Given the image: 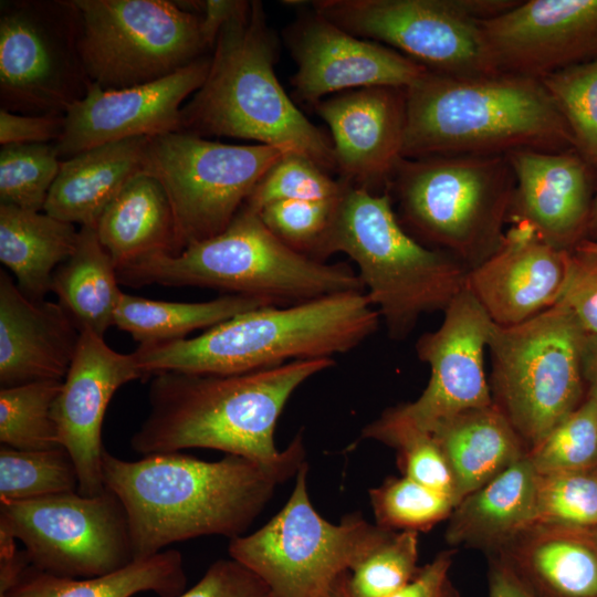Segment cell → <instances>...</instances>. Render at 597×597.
<instances>
[{
	"mask_svg": "<svg viewBox=\"0 0 597 597\" xmlns=\"http://www.w3.org/2000/svg\"><path fill=\"white\" fill-rule=\"evenodd\" d=\"M558 303L573 314L587 337H597V253L578 248L569 252Z\"/></svg>",
	"mask_w": 597,
	"mask_h": 597,
	"instance_id": "obj_45",
	"label": "cell"
},
{
	"mask_svg": "<svg viewBox=\"0 0 597 597\" xmlns=\"http://www.w3.org/2000/svg\"><path fill=\"white\" fill-rule=\"evenodd\" d=\"M541 81L567 123L575 150L597 169V59Z\"/></svg>",
	"mask_w": 597,
	"mask_h": 597,
	"instance_id": "obj_38",
	"label": "cell"
},
{
	"mask_svg": "<svg viewBox=\"0 0 597 597\" xmlns=\"http://www.w3.org/2000/svg\"><path fill=\"white\" fill-rule=\"evenodd\" d=\"M585 337L561 303L516 325L493 323L492 399L528 450L583 402Z\"/></svg>",
	"mask_w": 597,
	"mask_h": 597,
	"instance_id": "obj_9",
	"label": "cell"
},
{
	"mask_svg": "<svg viewBox=\"0 0 597 597\" xmlns=\"http://www.w3.org/2000/svg\"><path fill=\"white\" fill-rule=\"evenodd\" d=\"M536 484L537 472L526 454L454 506L447 543L499 553L536 522Z\"/></svg>",
	"mask_w": 597,
	"mask_h": 597,
	"instance_id": "obj_26",
	"label": "cell"
},
{
	"mask_svg": "<svg viewBox=\"0 0 597 597\" xmlns=\"http://www.w3.org/2000/svg\"><path fill=\"white\" fill-rule=\"evenodd\" d=\"M569 252L512 223L496 252L469 271L467 286L494 324L516 325L558 303Z\"/></svg>",
	"mask_w": 597,
	"mask_h": 597,
	"instance_id": "obj_22",
	"label": "cell"
},
{
	"mask_svg": "<svg viewBox=\"0 0 597 597\" xmlns=\"http://www.w3.org/2000/svg\"><path fill=\"white\" fill-rule=\"evenodd\" d=\"M339 200H282L265 206L258 214L268 229L290 248L321 261L320 252Z\"/></svg>",
	"mask_w": 597,
	"mask_h": 597,
	"instance_id": "obj_44",
	"label": "cell"
},
{
	"mask_svg": "<svg viewBox=\"0 0 597 597\" xmlns=\"http://www.w3.org/2000/svg\"><path fill=\"white\" fill-rule=\"evenodd\" d=\"M584 240L597 242V186H596L595 195L593 199L589 221L587 226V233Z\"/></svg>",
	"mask_w": 597,
	"mask_h": 597,
	"instance_id": "obj_53",
	"label": "cell"
},
{
	"mask_svg": "<svg viewBox=\"0 0 597 597\" xmlns=\"http://www.w3.org/2000/svg\"><path fill=\"white\" fill-rule=\"evenodd\" d=\"M78 51L103 90L147 84L188 66L208 49L201 15L167 0H73Z\"/></svg>",
	"mask_w": 597,
	"mask_h": 597,
	"instance_id": "obj_12",
	"label": "cell"
},
{
	"mask_svg": "<svg viewBox=\"0 0 597 597\" xmlns=\"http://www.w3.org/2000/svg\"><path fill=\"white\" fill-rule=\"evenodd\" d=\"M269 145H230L176 132L148 137L143 174L163 187L171 207L175 249L228 228L263 175L283 156Z\"/></svg>",
	"mask_w": 597,
	"mask_h": 597,
	"instance_id": "obj_11",
	"label": "cell"
},
{
	"mask_svg": "<svg viewBox=\"0 0 597 597\" xmlns=\"http://www.w3.org/2000/svg\"><path fill=\"white\" fill-rule=\"evenodd\" d=\"M455 484L457 504L527 454V447L493 402L463 411L430 432Z\"/></svg>",
	"mask_w": 597,
	"mask_h": 597,
	"instance_id": "obj_28",
	"label": "cell"
},
{
	"mask_svg": "<svg viewBox=\"0 0 597 597\" xmlns=\"http://www.w3.org/2000/svg\"><path fill=\"white\" fill-rule=\"evenodd\" d=\"M119 283L198 286L289 306L345 293L364 292L356 271L344 262L306 256L281 241L260 216L243 205L221 233L181 252L154 253L117 269Z\"/></svg>",
	"mask_w": 597,
	"mask_h": 597,
	"instance_id": "obj_6",
	"label": "cell"
},
{
	"mask_svg": "<svg viewBox=\"0 0 597 597\" xmlns=\"http://www.w3.org/2000/svg\"><path fill=\"white\" fill-rule=\"evenodd\" d=\"M242 1L238 0H207L198 2V12H201V32L208 49H213L220 30L239 10Z\"/></svg>",
	"mask_w": 597,
	"mask_h": 597,
	"instance_id": "obj_49",
	"label": "cell"
},
{
	"mask_svg": "<svg viewBox=\"0 0 597 597\" xmlns=\"http://www.w3.org/2000/svg\"><path fill=\"white\" fill-rule=\"evenodd\" d=\"M405 96L402 158L575 150L566 121L537 78L427 71Z\"/></svg>",
	"mask_w": 597,
	"mask_h": 597,
	"instance_id": "obj_3",
	"label": "cell"
},
{
	"mask_svg": "<svg viewBox=\"0 0 597 597\" xmlns=\"http://www.w3.org/2000/svg\"><path fill=\"white\" fill-rule=\"evenodd\" d=\"M82 332L59 302L27 296L0 272V386L63 380Z\"/></svg>",
	"mask_w": 597,
	"mask_h": 597,
	"instance_id": "obj_24",
	"label": "cell"
},
{
	"mask_svg": "<svg viewBox=\"0 0 597 597\" xmlns=\"http://www.w3.org/2000/svg\"><path fill=\"white\" fill-rule=\"evenodd\" d=\"M305 454L301 433L275 464L233 454L203 461L180 452L129 461L105 450L102 480L125 509L134 557L140 558L199 536H242L275 488L296 475Z\"/></svg>",
	"mask_w": 597,
	"mask_h": 597,
	"instance_id": "obj_1",
	"label": "cell"
},
{
	"mask_svg": "<svg viewBox=\"0 0 597 597\" xmlns=\"http://www.w3.org/2000/svg\"><path fill=\"white\" fill-rule=\"evenodd\" d=\"M91 85L78 51L73 0L1 2V109L65 115Z\"/></svg>",
	"mask_w": 597,
	"mask_h": 597,
	"instance_id": "obj_14",
	"label": "cell"
},
{
	"mask_svg": "<svg viewBox=\"0 0 597 597\" xmlns=\"http://www.w3.org/2000/svg\"><path fill=\"white\" fill-rule=\"evenodd\" d=\"M145 377L133 353H117L104 337L82 332L53 406L60 442L75 464L81 494L96 495L105 489L102 427L113 395L123 385Z\"/></svg>",
	"mask_w": 597,
	"mask_h": 597,
	"instance_id": "obj_20",
	"label": "cell"
},
{
	"mask_svg": "<svg viewBox=\"0 0 597 597\" xmlns=\"http://www.w3.org/2000/svg\"><path fill=\"white\" fill-rule=\"evenodd\" d=\"M313 10L345 31L387 45L428 71L475 77L499 73L482 24L506 0H317Z\"/></svg>",
	"mask_w": 597,
	"mask_h": 597,
	"instance_id": "obj_13",
	"label": "cell"
},
{
	"mask_svg": "<svg viewBox=\"0 0 597 597\" xmlns=\"http://www.w3.org/2000/svg\"><path fill=\"white\" fill-rule=\"evenodd\" d=\"M481 24L499 73L542 80L597 59V0L519 1Z\"/></svg>",
	"mask_w": 597,
	"mask_h": 597,
	"instance_id": "obj_19",
	"label": "cell"
},
{
	"mask_svg": "<svg viewBox=\"0 0 597 597\" xmlns=\"http://www.w3.org/2000/svg\"><path fill=\"white\" fill-rule=\"evenodd\" d=\"M78 230L45 212L0 203V261L29 297L44 300L60 264L76 249Z\"/></svg>",
	"mask_w": 597,
	"mask_h": 597,
	"instance_id": "obj_29",
	"label": "cell"
},
{
	"mask_svg": "<svg viewBox=\"0 0 597 597\" xmlns=\"http://www.w3.org/2000/svg\"><path fill=\"white\" fill-rule=\"evenodd\" d=\"M337 252L357 265L365 293L395 341L405 339L421 315L443 312L467 286L469 270L410 235L388 192L347 188L320 260Z\"/></svg>",
	"mask_w": 597,
	"mask_h": 597,
	"instance_id": "obj_7",
	"label": "cell"
},
{
	"mask_svg": "<svg viewBox=\"0 0 597 597\" xmlns=\"http://www.w3.org/2000/svg\"><path fill=\"white\" fill-rule=\"evenodd\" d=\"M418 532H392L348 573L353 597H390L416 576Z\"/></svg>",
	"mask_w": 597,
	"mask_h": 597,
	"instance_id": "obj_42",
	"label": "cell"
},
{
	"mask_svg": "<svg viewBox=\"0 0 597 597\" xmlns=\"http://www.w3.org/2000/svg\"><path fill=\"white\" fill-rule=\"evenodd\" d=\"M177 597H273L266 584L239 562L219 559Z\"/></svg>",
	"mask_w": 597,
	"mask_h": 597,
	"instance_id": "obj_46",
	"label": "cell"
},
{
	"mask_svg": "<svg viewBox=\"0 0 597 597\" xmlns=\"http://www.w3.org/2000/svg\"><path fill=\"white\" fill-rule=\"evenodd\" d=\"M148 137L101 145L61 163L43 212L81 227H94L127 184L143 174Z\"/></svg>",
	"mask_w": 597,
	"mask_h": 597,
	"instance_id": "obj_27",
	"label": "cell"
},
{
	"mask_svg": "<svg viewBox=\"0 0 597 597\" xmlns=\"http://www.w3.org/2000/svg\"><path fill=\"white\" fill-rule=\"evenodd\" d=\"M488 559L489 597H537L501 554Z\"/></svg>",
	"mask_w": 597,
	"mask_h": 597,
	"instance_id": "obj_48",
	"label": "cell"
},
{
	"mask_svg": "<svg viewBox=\"0 0 597 597\" xmlns=\"http://www.w3.org/2000/svg\"><path fill=\"white\" fill-rule=\"evenodd\" d=\"M576 248L597 253V242L595 241L583 240Z\"/></svg>",
	"mask_w": 597,
	"mask_h": 597,
	"instance_id": "obj_54",
	"label": "cell"
},
{
	"mask_svg": "<svg viewBox=\"0 0 597 597\" xmlns=\"http://www.w3.org/2000/svg\"><path fill=\"white\" fill-rule=\"evenodd\" d=\"M262 306H274L266 301L227 294L196 303L166 302L122 293L114 325L142 344L184 339L200 328H210L241 313Z\"/></svg>",
	"mask_w": 597,
	"mask_h": 597,
	"instance_id": "obj_33",
	"label": "cell"
},
{
	"mask_svg": "<svg viewBox=\"0 0 597 597\" xmlns=\"http://www.w3.org/2000/svg\"><path fill=\"white\" fill-rule=\"evenodd\" d=\"M348 573H343L333 584L325 597H353L348 587Z\"/></svg>",
	"mask_w": 597,
	"mask_h": 597,
	"instance_id": "obj_52",
	"label": "cell"
},
{
	"mask_svg": "<svg viewBox=\"0 0 597 597\" xmlns=\"http://www.w3.org/2000/svg\"><path fill=\"white\" fill-rule=\"evenodd\" d=\"M96 232L117 269L154 253H174V217L161 185L144 174L132 179L105 209Z\"/></svg>",
	"mask_w": 597,
	"mask_h": 597,
	"instance_id": "obj_30",
	"label": "cell"
},
{
	"mask_svg": "<svg viewBox=\"0 0 597 597\" xmlns=\"http://www.w3.org/2000/svg\"><path fill=\"white\" fill-rule=\"evenodd\" d=\"M61 163L55 144L1 146L0 203L43 211Z\"/></svg>",
	"mask_w": 597,
	"mask_h": 597,
	"instance_id": "obj_39",
	"label": "cell"
},
{
	"mask_svg": "<svg viewBox=\"0 0 597 597\" xmlns=\"http://www.w3.org/2000/svg\"><path fill=\"white\" fill-rule=\"evenodd\" d=\"M117 268L102 245L96 228L80 227L72 255L57 266L52 289L81 332L104 337L114 325L122 295Z\"/></svg>",
	"mask_w": 597,
	"mask_h": 597,
	"instance_id": "obj_32",
	"label": "cell"
},
{
	"mask_svg": "<svg viewBox=\"0 0 597 597\" xmlns=\"http://www.w3.org/2000/svg\"><path fill=\"white\" fill-rule=\"evenodd\" d=\"M313 107L331 129L339 180L373 193L387 192L402 159L405 88L375 86L347 91Z\"/></svg>",
	"mask_w": 597,
	"mask_h": 597,
	"instance_id": "obj_21",
	"label": "cell"
},
{
	"mask_svg": "<svg viewBox=\"0 0 597 597\" xmlns=\"http://www.w3.org/2000/svg\"><path fill=\"white\" fill-rule=\"evenodd\" d=\"M297 70L294 96L315 105L331 94L389 86L407 88L428 70L381 43L350 34L315 10L285 31Z\"/></svg>",
	"mask_w": 597,
	"mask_h": 597,
	"instance_id": "obj_17",
	"label": "cell"
},
{
	"mask_svg": "<svg viewBox=\"0 0 597 597\" xmlns=\"http://www.w3.org/2000/svg\"><path fill=\"white\" fill-rule=\"evenodd\" d=\"M527 458L538 474L597 467V401L587 396Z\"/></svg>",
	"mask_w": 597,
	"mask_h": 597,
	"instance_id": "obj_40",
	"label": "cell"
},
{
	"mask_svg": "<svg viewBox=\"0 0 597 597\" xmlns=\"http://www.w3.org/2000/svg\"><path fill=\"white\" fill-rule=\"evenodd\" d=\"M376 524L399 531H429L448 520L455 506L452 498L405 475L387 478L369 490Z\"/></svg>",
	"mask_w": 597,
	"mask_h": 597,
	"instance_id": "obj_37",
	"label": "cell"
},
{
	"mask_svg": "<svg viewBox=\"0 0 597 597\" xmlns=\"http://www.w3.org/2000/svg\"><path fill=\"white\" fill-rule=\"evenodd\" d=\"M276 39L260 1H242L220 30L207 77L181 108V132L255 140L336 170L333 143L277 81Z\"/></svg>",
	"mask_w": 597,
	"mask_h": 597,
	"instance_id": "obj_4",
	"label": "cell"
},
{
	"mask_svg": "<svg viewBox=\"0 0 597 597\" xmlns=\"http://www.w3.org/2000/svg\"><path fill=\"white\" fill-rule=\"evenodd\" d=\"M515 186L507 156L402 158L387 192L405 230L469 271L503 243Z\"/></svg>",
	"mask_w": 597,
	"mask_h": 597,
	"instance_id": "obj_8",
	"label": "cell"
},
{
	"mask_svg": "<svg viewBox=\"0 0 597 597\" xmlns=\"http://www.w3.org/2000/svg\"><path fill=\"white\" fill-rule=\"evenodd\" d=\"M63 380L0 388V442L19 450L62 447L53 406Z\"/></svg>",
	"mask_w": 597,
	"mask_h": 597,
	"instance_id": "obj_34",
	"label": "cell"
},
{
	"mask_svg": "<svg viewBox=\"0 0 597 597\" xmlns=\"http://www.w3.org/2000/svg\"><path fill=\"white\" fill-rule=\"evenodd\" d=\"M583 373L587 396L597 401V337H585Z\"/></svg>",
	"mask_w": 597,
	"mask_h": 597,
	"instance_id": "obj_51",
	"label": "cell"
},
{
	"mask_svg": "<svg viewBox=\"0 0 597 597\" xmlns=\"http://www.w3.org/2000/svg\"><path fill=\"white\" fill-rule=\"evenodd\" d=\"M506 156L515 177L507 223H525L546 243L574 250L587 233L593 167L574 149H525Z\"/></svg>",
	"mask_w": 597,
	"mask_h": 597,
	"instance_id": "obj_23",
	"label": "cell"
},
{
	"mask_svg": "<svg viewBox=\"0 0 597 597\" xmlns=\"http://www.w3.org/2000/svg\"><path fill=\"white\" fill-rule=\"evenodd\" d=\"M78 491V475L63 448L19 450L0 448V503Z\"/></svg>",
	"mask_w": 597,
	"mask_h": 597,
	"instance_id": "obj_36",
	"label": "cell"
},
{
	"mask_svg": "<svg viewBox=\"0 0 597 597\" xmlns=\"http://www.w3.org/2000/svg\"><path fill=\"white\" fill-rule=\"evenodd\" d=\"M348 187L311 159L286 154L263 175L244 206L258 213L265 206L282 200L337 201Z\"/></svg>",
	"mask_w": 597,
	"mask_h": 597,
	"instance_id": "obj_41",
	"label": "cell"
},
{
	"mask_svg": "<svg viewBox=\"0 0 597 597\" xmlns=\"http://www.w3.org/2000/svg\"><path fill=\"white\" fill-rule=\"evenodd\" d=\"M536 522L597 526V467L537 473Z\"/></svg>",
	"mask_w": 597,
	"mask_h": 597,
	"instance_id": "obj_43",
	"label": "cell"
},
{
	"mask_svg": "<svg viewBox=\"0 0 597 597\" xmlns=\"http://www.w3.org/2000/svg\"><path fill=\"white\" fill-rule=\"evenodd\" d=\"M64 122V114L25 115L0 108V145L55 144Z\"/></svg>",
	"mask_w": 597,
	"mask_h": 597,
	"instance_id": "obj_47",
	"label": "cell"
},
{
	"mask_svg": "<svg viewBox=\"0 0 597 597\" xmlns=\"http://www.w3.org/2000/svg\"><path fill=\"white\" fill-rule=\"evenodd\" d=\"M493 322L465 286L443 311V321L416 344L430 368L429 381L413 401L390 409L402 420L431 432L439 423L470 409L493 404L484 373Z\"/></svg>",
	"mask_w": 597,
	"mask_h": 597,
	"instance_id": "obj_16",
	"label": "cell"
},
{
	"mask_svg": "<svg viewBox=\"0 0 597 597\" xmlns=\"http://www.w3.org/2000/svg\"><path fill=\"white\" fill-rule=\"evenodd\" d=\"M379 322L365 292H345L254 308L196 337L142 344L133 354L147 377L164 371L242 374L348 353L370 337Z\"/></svg>",
	"mask_w": 597,
	"mask_h": 597,
	"instance_id": "obj_5",
	"label": "cell"
},
{
	"mask_svg": "<svg viewBox=\"0 0 597 597\" xmlns=\"http://www.w3.org/2000/svg\"><path fill=\"white\" fill-rule=\"evenodd\" d=\"M333 358L296 359L242 374L164 371L153 375L149 413L130 439L137 453L206 448L263 464L284 460L276 422L292 394L334 366Z\"/></svg>",
	"mask_w": 597,
	"mask_h": 597,
	"instance_id": "obj_2",
	"label": "cell"
},
{
	"mask_svg": "<svg viewBox=\"0 0 597 597\" xmlns=\"http://www.w3.org/2000/svg\"><path fill=\"white\" fill-rule=\"evenodd\" d=\"M0 528L22 542L31 566L56 576H102L135 559L125 509L106 488L1 502Z\"/></svg>",
	"mask_w": 597,
	"mask_h": 597,
	"instance_id": "obj_15",
	"label": "cell"
},
{
	"mask_svg": "<svg viewBox=\"0 0 597 597\" xmlns=\"http://www.w3.org/2000/svg\"><path fill=\"white\" fill-rule=\"evenodd\" d=\"M186 584L182 556L169 548L91 578L56 576L29 565L0 597H132L146 591L177 597L185 591Z\"/></svg>",
	"mask_w": 597,
	"mask_h": 597,
	"instance_id": "obj_31",
	"label": "cell"
},
{
	"mask_svg": "<svg viewBox=\"0 0 597 597\" xmlns=\"http://www.w3.org/2000/svg\"><path fill=\"white\" fill-rule=\"evenodd\" d=\"M209 66L210 55H205L143 85L103 90L92 83L65 113L63 134L55 143L60 159L118 140L181 132V108L205 82Z\"/></svg>",
	"mask_w": 597,
	"mask_h": 597,
	"instance_id": "obj_18",
	"label": "cell"
},
{
	"mask_svg": "<svg viewBox=\"0 0 597 597\" xmlns=\"http://www.w3.org/2000/svg\"><path fill=\"white\" fill-rule=\"evenodd\" d=\"M29 565L24 549L19 551L15 538L0 528V594L11 588Z\"/></svg>",
	"mask_w": 597,
	"mask_h": 597,
	"instance_id": "obj_50",
	"label": "cell"
},
{
	"mask_svg": "<svg viewBox=\"0 0 597 597\" xmlns=\"http://www.w3.org/2000/svg\"><path fill=\"white\" fill-rule=\"evenodd\" d=\"M363 437L394 448L402 475L452 498L457 505L452 472L432 433L402 420L389 408L363 429Z\"/></svg>",
	"mask_w": 597,
	"mask_h": 597,
	"instance_id": "obj_35",
	"label": "cell"
},
{
	"mask_svg": "<svg viewBox=\"0 0 597 597\" xmlns=\"http://www.w3.org/2000/svg\"><path fill=\"white\" fill-rule=\"evenodd\" d=\"M499 554L537 597H597V526L536 522Z\"/></svg>",
	"mask_w": 597,
	"mask_h": 597,
	"instance_id": "obj_25",
	"label": "cell"
},
{
	"mask_svg": "<svg viewBox=\"0 0 597 597\" xmlns=\"http://www.w3.org/2000/svg\"><path fill=\"white\" fill-rule=\"evenodd\" d=\"M307 471L305 462L285 505L268 523L229 544L230 558L260 577L273 597H325L343 573L394 532L360 513L337 524L322 517L310 500Z\"/></svg>",
	"mask_w": 597,
	"mask_h": 597,
	"instance_id": "obj_10",
	"label": "cell"
}]
</instances>
